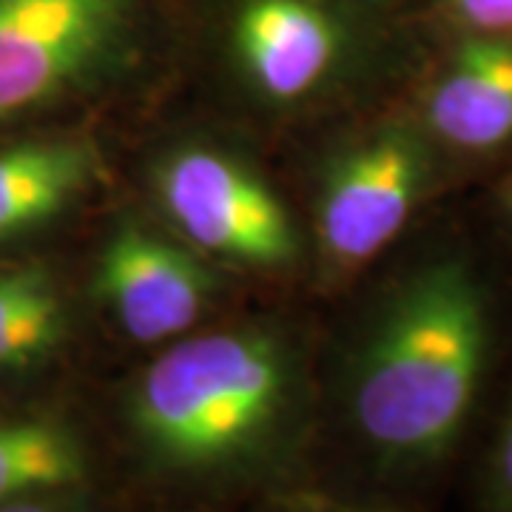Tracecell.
<instances>
[{"label": "cell", "instance_id": "6da1fadb", "mask_svg": "<svg viewBox=\"0 0 512 512\" xmlns=\"http://www.w3.org/2000/svg\"><path fill=\"white\" fill-rule=\"evenodd\" d=\"M510 362L512 274L464 194L322 308V512L441 507Z\"/></svg>", "mask_w": 512, "mask_h": 512}, {"label": "cell", "instance_id": "7a4b0ae2", "mask_svg": "<svg viewBox=\"0 0 512 512\" xmlns=\"http://www.w3.org/2000/svg\"><path fill=\"white\" fill-rule=\"evenodd\" d=\"M319 339L311 299H248L120 362L92 399L120 510L322 512Z\"/></svg>", "mask_w": 512, "mask_h": 512}, {"label": "cell", "instance_id": "3957f363", "mask_svg": "<svg viewBox=\"0 0 512 512\" xmlns=\"http://www.w3.org/2000/svg\"><path fill=\"white\" fill-rule=\"evenodd\" d=\"M427 46L413 15L379 0H185L168 106L282 151L399 97Z\"/></svg>", "mask_w": 512, "mask_h": 512}, {"label": "cell", "instance_id": "277c9868", "mask_svg": "<svg viewBox=\"0 0 512 512\" xmlns=\"http://www.w3.org/2000/svg\"><path fill=\"white\" fill-rule=\"evenodd\" d=\"M123 188L259 299H311V242L276 151L242 128L165 106L123 151Z\"/></svg>", "mask_w": 512, "mask_h": 512}, {"label": "cell", "instance_id": "5b68a950", "mask_svg": "<svg viewBox=\"0 0 512 512\" xmlns=\"http://www.w3.org/2000/svg\"><path fill=\"white\" fill-rule=\"evenodd\" d=\"M183 9L185 0H0V137L143 126L177 89Z\"/></svg>", "mask_w": 512, "mask_h": 512}, {"label": "cell", "instance_id": "8992f818", "mask_svg": "<svg viewBox=\"0 0 512 512\" xmlns=\"http://www.w3.org/2000/svg\"><path fill=\"white\" fill-rule=\"evenodd\" d=\"M311 242L313 305L325 308L367 276L441 205L464 197L402 94L276 151Z\"/></svg>", "mask_w": 512, "mask_h": 512}, {"label": "cell", "instance_id": "52a82bcc", "mask_svg": "<svg viewBox=\"0 0 512 512\" xmlns=\"http://www.w3.org/2000/svg\"><path fill=\"white\" fill-rule=\"evenodd\" d=\"M80 262L97 342L131 362L211 325L251 296L120 188L89 222Z\"/></svg>", "mask_w": 512, "mask_h": 512}, {"label": "cell", "instance_id": "ba28073f", "mask_svg": "<svg viewBox=\"0 0 512 512\" xmlns=\"http://www.w3.org/2000/svg\"><path fill=\"white\" fill-rule=\"evenodd\" d=\"M404 106L464 194L512 157V35L430 40Z\"/></svg>", "mask_w": 512, "mask_h": 512}, {"label": "cell", "instance_id": "9c48e42d", "mask_svg": "<svg viewBox=\"0 0 512 512\" xmlns=\"http://www.w3.org/2000/svg\"><path fill=\"white\" fill-rule=\"evenodd\" d=\"M131 131L66 123L0 137V251L92 222L123 188Z\"/></svg>", "mask_w": 512, "mask_h": 512}, {"label": "cell", "instance_id": "30bf717a", "mask_svg": "<svg viewBox=\"0 0 512 512\" xmlns=\"http://www.w3.org/2000/svg\"><path fill=\"white\" fill-rule=\"evenodd\" d=\"M120 507L92 402L0 410V510Z\"/></svg>", "mask_w": 512, "mask_h": 512}, {"label": "cell", "instance_id": "8fae6325", "mask_svg": "<svg viewBox=\"0 0 512 512\" xmlns=\"http://www.w3.org/2000/svg\"><path fill=\"white\" fill-rule=\"evenodd\" d=\"M97 342L80 265L46 256L0 262V382H23Z\"/></svg>", "mask_w": 512, "mask_h": 512}, {"label": "cell", "instance_id": "7c38bea8", "mask_svg": "<svg viewBox=\"0 0 512 512\" xmlns=\"http://www.w3.org/2000/svg\"><path fill=\"white\" fill-rule=\"evenodd\" d=\"M464 507L512 512V362L458 484Z\"/></svg>", "mask_w": 512, "mask_h": 512}, {"label": "cell", "instance_id": "4fadbf2b", "mask_svg": "<svg viewBox=\"0 0 512 512\" xmlns=\"http://www.w3.org/2000/svg\"><path fill=\"white\" fill-rule=\"evenodd\" d=\"M413 18L427 40L512 35V0H421Z\"/></svg>", "mask_w": 512, "mask_h": 512}, {"label": "cell", "instance_id": "5bb4252c", "mask_svg": "<svg viewBox=\"0 0 512 512\" xmlns=\"http://www.w3.org/2000/svg\"><path fill=\"white\" fill-rule=\"evenodd\" d=\"M481 231L512 274V157L476 191L467 194Z\"/></svg>", "mask_w": 512, "mask_h": 512}, {"label": "cell", "instance_id": "9a60e30c", "mask_svg": "<svg viewBox=\"0 0 512 512\" xmlns=\"http://www.w3.org/2000/svg\"><path fill=\"white\" fill-rule=\"evenodd\" d=\"M384 6H390V9H396V12H404V15H416V9H419L421 0H379Z\"/></svg>", "mask_w": 512, "mask_h": 512}]
</instances>
